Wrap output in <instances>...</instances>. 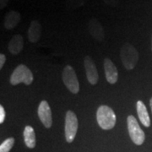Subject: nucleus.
Segmentation results:
<instances>
[{"label":"nucleus","instance_id":"nucleus-11","mask_svg":"<svg viewBox=\"0 0 152 152\" xmlns=\"http://www.w3.org/2000/svg\"><path fill=\"white\" fill-rule=\"evenodd\" d=\"M24 48V39L20 34L15 35L8 44V49L11 54H19Z\"/></svg>","mask_w":152,"mask_h":152},{"label":"nucleus","instance_id":"nucleus-15","mask_svg":"<svg viewBox=\"0 0 152 152\" xmlns=\"http://www.w3.org/2000/svg\"><path fill=\"white\" fill-rule=\"evenodd\" d=\"M23 135H24V140L25 143L26 145V146L28 148H31L32 149L34 147L36 146V134H35V131L31 126H26L24 129V133H23Z\"/></svg>","mask_w":152,"mask_h":152},{"label":"nucleus","instance_id":"nucleus-10","mask_svg":"<svg viewBox=\"0 0 152 152\" xmlns=\"http://www.w3.org/2000/svg\"><path fill=\"white\" fill-rule=\"evenodd\" d=\"M88 30L90 34L98 42H102L105 38V32L102 25L97 19L93 18L88 24Z\"/></svg>","mask_w":152,"mask_h":152},{"label":"nucleus","instance_id":"nucleus-5","mask_svg":"<svg viewBox=\"0 0 152 152\" xmlns=\"http://www.w3.org/2000/svg\"><path fill=\"white\" fill-rule=\"evenodd\" d=\"M62 79L68 90L73 94H77L80 91V84L74 68L69 65L64 67L62 73Z\"/></svg>","mask_w":152,"mask_h":152},{"label":"nucleus","instance_id":"nucleus-2","mask_svg":"<svg viewBox=\"0 0 152 152\" xmlns=\"http://www.w3.org/2000/svg\"><path fill=\"white\" fill-rule=\"evenodd\" d=\"M120 58L123 65L128 70L134 69L139 61V53L136 48L130 43H125L120 51Z\"/></svg>","mask_w":152,"mask_h":152},{"label":"nucleus","instance_id":"nucleus-19","mask_svg":"<svg viewBox=\"0 0 152 152\" xmlns=\"http://www.w3.org/2000/svg\"><path fill=\"white\" fill-rule=\"evenodd\" d=\"M5 61H6L5 55L3 54V53H1V54H0V69H2V68L4 67V64H5Z\"/></svg>","mask_w":152,"mask_h":152},{"label":"nucleus","instance_id":"nucleus-17","mask_svg":"<svg viewBox=\"0 0 152 152\" xmlns=\"http://www.w3.org/2000/svg\"><path fill=\"white\" fill-rule=\"evenodd\" d=\"M5 119V111L4 107L1 105L0 106V124H3Z\"/></svg>","mask_w":152,"mask_h":152},{"label":"nucleus","instance_id":"nucleus-21","mask_svg":"<svg viewBox=\"0 0 152 152\" xmlns=\"http://www.w3.org/2000/svg\"><path fill=\"white\" fill-rule=\"evenodd\" d=\"M150 106H151V108L152 111V97L151 98V101H150Z\"/></svg>","mask_w":152,"mask_h":152},{"label":"nucleus","instance_id":"nucleus-14","mask_svg":"<svg viewBox=\"0 0 152 152\" xmlns=\"http://www.w3.org/2000/svg\"><path fill=\"white\" fill-rule=\"evenodd\" d=\"M136 108H137V113L139 116V118L142 123V124L145 127L151 126V118L149 113L147 112L146 107L142 101H138L136 104Z\"/></svg>","mask_w":152,"mask_h":152},{"label":"nucleus","instance_id":"nucleus-20","mask_svg":"<svg viewBox=\"0 0 152 152\" xmlns=\"http://www.w3.org/2000/svg\"><path fill=\"white\" fill-rule=\"evenodd\" d=\"M9 0H0V9L3 10L4 8H5L6 5L8 4Z\"/></svg>","mask_w":152,"mask_h":152},{"label":"nucleus","instance_id":"nucleus-3","mask_svg":"<svg viewBox=\"0 0 152 152\" xmlns=\"http://www.w3.org/2000/svg\"><path fill=\"white\" fill-rule=\"evenodd\" d=\"M32 72L25 64H20L12 73L10 77V84L17 86L20 83H24L26 86H30L33 82Z\"/></svg>","mask_w":152,"mask_h":152},{"label":"nucleus","instance_id":"nucleus-13","mask_svg":"<svg viewBox=\"0 0 152 152\" xmlns=\"http://www.w3.org/2000/svg\"><path fill=\"white\" fill-rule=\"evenodd\" d=\"M21 20V15L18 11L11 10L6 14L4 18V27L7 30H13Z\"/></svg>","mask_w":152,"mask_h":152},{"label":"nucleus","instance_id":"nucleus-18","mask_svg":"<svg viewBox=\"0 0 152 152\" xmlns=\"http://www.w3.org/2000/svg\"><path fill=\"white\" fill-rule=\"evenodd\" d=\"M104 2L111 7H117L119 3V0H104Z\"/></svg>","mask_w":152,"mask_h":152},{"label":"nucleus","instance_id":"nucleus-9","mask_svg":"<svg viewBox=\"0 0 152 152\" xmlns=\"http://www.w3.org/2000/svg\"><path fill=\"white\" fill-rule=\"evenodd\" d=\"M104 70L107 80L109 84L113 85L118 80V72L112 60L107 58L104 59Z\"/></svg>","mask_w":152,"mask_h":152},{"label":"nucleus","instance_id":"nucleus-7","mask_svg":"<svg viewBox=\"0 0 152 152\" xmlns=\"http://www.w3.org/2000/svg\"><path fill=\"white\" fill-rule=\"evenodd\" d=\"M38 117L42 123V124L49 129L53 125V117H52V110L50 108L48 102L47 101H42L38 107Z\"/></svg>","mask_w":152,"mask_h":152},{"label":"nucleus","instance_id":"nucleus-4","mask_svg":"<svg viewBox=\"0 0 152 152\" xmlns=\"http://www.w3.org/2000/svg\"><path fill=\"white\" fill-rule=\"evenodd\" d=\"M128 123V129L130 139L137 145H141L145 140V134L142 130L138 121L134 116H128L127 118Z\"/></svg>","mask_w":152,"mask_h":152},{"label":"nucleus","instance_id":"nucleus-8","mask_svg":"<svg viewBox=\"0 0 152 152\" xmlns=\"http://www.w3.org/2000/svg\"><path fill=\"white\" fill-rule=\"evenodd\" d=\"M84 65L86 72L87 80L90 84L91 85H96L99 79L97 69L95 65L92 58L90 56H86L84 59Z\"/></svg>","mask_w":152,"mask_h":152},{"label":"nucleus","instance_id":"nucleus-1","mask_svg":"<svg viewBox=\"0 0 152 152\" xmlns=\"http://www.w3.org/2000/svg\"><path fill=\"white\" fill-rule=\"evenodd\" d=\"M96 120L99 126L104 130L113 129L117 122V117L114 111L108 106L102 105L96 111Z\"/></svg>","mask_w":152,"mask_h":152},{"label":"nucleus","instance_id":"nucleus-12","mask_svg":"<svg viewBox=\"0 0 152 152\" xmlns=\"http://www.w3.org/2000/svg\"><path fill=\"white\" fill-rule=\"evenodd\" d=\"M42 36V26L38 20H32L28 29V40L29 42L35 43L39 41Z\"/></svg>","mask_w":152,"mask_h":152},{"label":"nucleus","instance_id":"nucleus-16","mask_svg":"<svg viewBox=\"0 0 152 152\" xmlns=\"http://www.w3.org/2000/svg\"><path fill=\"white\" fill-rule=\"evenodd\" d=\"M15 145V138L10 137L6 139L0 145V152H10Z\"/></svg>","mask_w":152,"mask_h":152},{"label":"nucleus","instance_id":"nucleus-22","mask_svg":"<svg viewBox=\"0 0 152 152\" xmlns=\"http://www.w3.org/2000/svg\"><path fill=\"white\" fill-rule=\"evenodd\" d=\"M151 46H152V42H151Z\"/></svg>","mask_w":152,"mask_h":152},{"label":"nucleus","instance_id":"nucleus-6","mask_svg":"<svg viewBox=\"0 0 152 152\" xmlns=\"http://www.w3.org/2000/svg\"><path fill=\"white\" fill-rule=\"evenodd\" d=\"M78 118L76 114L72 111H68L65 117V139L68 143H72L75 138L78 131Z\"/></svg>","mask_w":152,"mask_h":152}]
</instances>
